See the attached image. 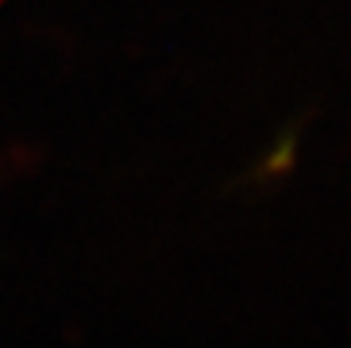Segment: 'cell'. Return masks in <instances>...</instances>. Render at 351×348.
I'll return each mask as SVG.
<instances>
[{
  "instance_id": "obj_1",
  "label": "cell",
  "mask_w": 351,
  "mask_h": 348,
  "mask_svg": "<svg viewBox=\"0 0 351 348\" xmlns=\"http://www.w3.org/2000/svg\"><path fill=\"white\" fill-rule=\"evenodd\" d=\"M296 137H299L296 126L285 129V132L277 137L274 148H271V151H269V153H266V156L252 167L250 181L266 184V181H271V178L285 175V173L291 170V164H293V156H296Z\"/></svg>"
}]
</instances>
